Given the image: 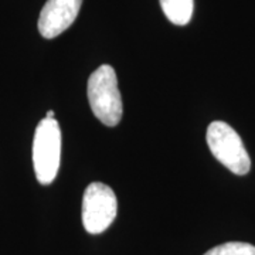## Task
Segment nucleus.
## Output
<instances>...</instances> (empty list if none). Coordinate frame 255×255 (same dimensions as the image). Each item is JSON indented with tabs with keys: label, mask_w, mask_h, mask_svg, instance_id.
Listing matches in <instances>:
<instances>
[{
	"label": "nucleus",
	"mask_w": 255,
	"mask_h": 255,
	"mask_svg": "<svg viewBox=\"0 0 255 255\" xmlns=\"http://www.w3.org/2000/svg\"><path fill=\"white\" fill-rule=\"evenodd\" d=\"M88 101L94 115L107 127H117L124 114L115 70L104 64L88 78Z\"/></svg>",
	"instance_id": "1"
},
{
	"label": "nucleus",
	"mask_w": 255,
	"mask_h": 255,
	"mask_svg": "<svg viewBox=\"0 0 255 255\" xmlns=\"http://www.w3.org/2000/svg\"><path fill=\"white\" fill-rule=\"evenodd\" d=\"M210 152L230 172L244 176L251 169V159L237 132L223 121L211 122L207 128Z\"/></svg>",
	"instance_id": "2"
},
{
	"label": "nucleus",
	"mask_w": 255,
	"mask_h": 255,
	"mask_svg": "<svg viewBox=\"0 0 255 255\" xmlns=\"http://www.w3.org/2000/svg\"><path fill=\"white\" fill-rule=\"evenodd\" d=\"M61 159V129L55 119L44 118L36 128L33 140V164L41 184L53 183Z\"/></svg>",
	"instance_id": "3"
},
{
	"label": "nucleus",
	"mask_w": 255,
	"mask_h": 255,
	"mask_svg": "<svg viewBox=\"0 0 255 255\" xmlns=\"http://www.w3.org/2000/svg\"><path fill=\"white\" fill-rule=\"evenodd\" d=\"M117 211V196L110 186L94 182L85 189L82 197V224L87 233H104L114 223Z\"/></svg>",
	"instance_id": "4"
},
{
	"label": "nucleus",
	"mask_w": 255,
	"mask_h": 255,
	"mask_svg": "<svg viewBox=\"0 0 255 255\" xmlns=\"http://www.w3.org/2000/svg\"><path fill=\"white\" fill-rule=\"evenodd\" d=\"M82 0H47L38 17V31L44 38H54L77 18Z\"/></svg>",
	"instance_id": "5"
},
{
	"label": "nucleus",
	"mask_w": 255,
	"mask_h": 255,
	"mask_svg": "<svg viewBox=\"0 0 255 255\" xmlns=\"http://www.w3.org/2000/svg\"><path fill=\"white\" fill-rule=\"evenodd\" d=\"M164 16L176 26H186L191 20L194 0H160Z\"/></svg>",
	"instance_id": "6"
},
{
	"label": "nucleus",
	"mask_w": 255,
	"mask_h": 255,
	"mask_svg": "<svg viewBox=\"0 0 255 255\" xmlns=\"http://www.w3.org/2000/svg\"><path fill=\"white\" fill-rule=\"evenodd\" d=\"M204 255H255V247L248 243H226L209 250Z\"/></svg>",
	"instance_id": "7"
},
{
	"label": "nucleus",
	"mask_w": 255,
	"mask_h": 255,
	"mask_svg": "<svg viewBox=\"0 0 255 255\" xmlns=\"http://www.w3.org/2000/svg\"><path fill=\"white\" fill-rule=\"evenodd\" d=\"M47 119H54V111H48L46 115Z\"/></svg>",
	"instance_id": "8"
}]
</instances>
